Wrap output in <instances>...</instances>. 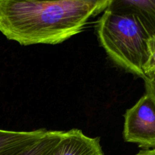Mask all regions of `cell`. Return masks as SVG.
I'll return each instance as SVG.
<instances>
[{
  "instance_id": "1",
  "label": "cell",
  "mask_w": 155,
  "mask_h": 155,
  "mask_svg": "<svg viewBox=\"0 0 155 155\" xmlns=\"http://www.w3.org/2000/svg\"><path fill=\"white\" fill-rule=\"evenodd\" d=\"M112 0H0V32L21 45L61 43L83 30Z\"/></svg>"
},
{
  "instance_id": "2",
  "label": "cell",
  "mask_w": 155,
  "mask_h": 155,
  "mask_svg": "<svg viewBox=\"0 0 155 155\" xmlns=\"http://www.w3.org/2000/svg\"><path fill=\"white\" fill-rule=\"evenodd\" d=\"M101 46L119 68L143 80L146 41L151 35L140 18L133 13L107 8L97 22Z\"/></svg>"
},
{
  "instance_id": "3",
  "label": "cell",
  "mask_w": 155,
  "mask_h": 155,
  "mask_svg": "<svg viewBox=\"0 0 155 155\" xmlns=\"http://www.w3.org/2000/svg\"><path fill=\"white\" fill-rule=\"evenodd\" d=\"M124 139L142 150L155 148V101L145 93L124 114Z\"/></svg>"
},
{
  "instance_id": "4",
  "label": "cell",
  "mask_w": 155,
  "mask_h": 155,
  "mask_svg": "<svg viewBox=\"0 0 155 155\" xmlns=\"http://www.w3.org/2000/svg\"><path fill=\"white\" fill-rule=\"evenodd\" d=\"M52 155H104L100 138L86 136L80 130L65 131L63 139Z\"/></svg>"
},
{
  "instance_id": "5",
  "label": "cell",
  "mask_w": 155,
  "mask_h": 155,
  "mask_svg": "<svg viewBox=\"0 0 155 155\" xmlns=\"http://www.w3.org/2000/svg\"><path fill=\"white\" fill-rule=\"evenodd\" d=\"M48 130L39 129L30 132L0 130V155H19L46 134Z\"/></svg>"
},
{
  "instance_id": "6",
  "label": "cell",
  "mask_w": 155,
  "mask_h": 155,
  "mask_svg": "<svg viewBox=\"0 0 155 155\" xmlns=\"http://www.w3.org/2000/svg\"><path fill=\"white\" fill-rule=\"evenodd\" d=\"M107 8L135 14L151 34L155 33V0H112Z\"/></svg>"
},
{
  "instance_id": "7",
  "label": "cell",
  "mask_w": 155,
  "mask_h": 155,
  "mask_svg": "<svg viewBox=\"0 0 155 155\" xmlns=\"http://www.w3.org/2000/svg\"><path fill=\"white\" fill-rule=\"evenodd\" d=\"M65 134V131L48 130L46 134L19 155H52Z\"/></svg>"
},
{
  "instance_id": "8",
  "label": "cell",
  "mask_w": 155,
  "mask_h": 155,
  "mask_svg": "<svg viewBox=\"0 0 155 155\" xmlns=\"http://www.w3.org/2000/svg\"><path fill=\"white\" fill-rule=\"evenodd\" d=\"M147 57L143 66L144 74L148 77L155 74V33L150 35L146 41Z\"/></svg>"
},
{
  "instance_id": "9",
  "label": "cell",
  "mask_w": 155,
  "mask_h": 155,
  "mask_svg": "<svg viewBox=\"0 0 155 155\" xmlns=\"http://www.w3.org/2000/svg\"><path fill=\"white\" fill-rule=\"evenodd\" d=\"M146 94L149 95L155 101V74L144 80Z\"/></svg>"
},
{
  "instance_id": "10",
  "label": "cell",
  "mask_w": 155,
  "mask_h": 155,
  "mask_svg": "<svg viewBox=\"0 0 155 155\" xmlns=\"http://www.w3.org/2000/svg\"><path fill=\"white\" fill-rule=\"evenodd\" d=\"M136 155H155V148L150 150H141Z\"/></svg>"
}]
</instances>
